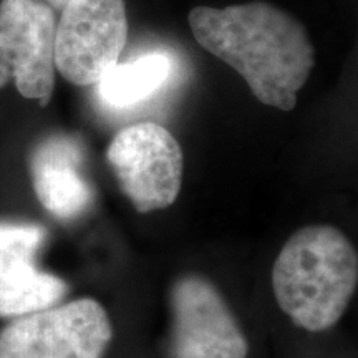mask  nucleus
Wrapping results in <instances>:
<instances>
[{"mask_svg": "<svg viewBox=\"0 0 358 358\" xmlns=\"http://www.w3.org/2000/svg\"><path fill=\"white\" fill-rule=\"evenodd\" d=\"M189 25L201 47L232 66L259 101L284 111L294 108L315 64L301 22L271 3L249 2L196 7Z\"/></svg>", "mask_w": 358, "mask_h": 358, "instance_id": "f257e3e1", "label": "nucleus"}, {"mask_svg": "<svg viewBox=\"0 0 358 358\" xmlns=\"http://www.w3.org/2000/svg\"><path fill=\"white\" fill-rule=\"evenodd\" d=\"M358 285V254L334 226L294 232L272 267L280 310L308 332H324L342 319Z\"/></svg>", "mask_w": 358, "mask_h": 358, "instance_id": "f03ea898", "label": "nucleus"}, {"mask_svg": "<svg viewBox=\"0 0 358 358\" xmlns=\"http://www.w3.org/2000/svg\"><path fill=\"white\" fill-rule=\"evenodd\" d=\"M113 327L93 299L17 317L0 330V358H103Z\"/></svg>", "mask_w": 358, "mask_h": 358, "instance_id": "7ed1b4c3", "label": "nucleus"}, {"mask_svg": "<svg viewBox=\"0 0 358 358\" xmlns=\"http://www.w3.org/2000/svg\"><path fill=\"white\" fill-rule=\"evenodd\" d=\"M106 158L138 213L166 209L176 201L185 156L176 138L164 127L143 122L123 128L111 140Z\"/></svg>", "mask_w": 358, "mask_h": 358, "instance_id": "20e7f679", "label": "nucleus"}, {"mask_svg": "<svg viewBox=\"0 0 358 358\" xmlns=\"http://www.w3.org/2000/svg\"><path fill=\"white\" fill-rule=\"evenodd\" d=\"M127 38L123 0H70L57 24V70L78 87L96 85L120 62Z\"/></svg>", "mask_w": 358, "mask_h": 358, "instance_id": "39448f33", "label": "nucleus"}, {"mask_svg": "<svg viewBox=\"0 0 358 358\" xmlns=\"http://www.w3.org/2000/svg\"><path fill=\"white\" fill-rule=\"evenodd\" d=\"M53 8L43 0L0 2V88L15 82L22 96L45 106L55 88Z\"/></svg>", "mask_w": 358, "mask_h": 358, "instance_id": "423d86ee", "label": "nucleus"}, {"mask_svg": "<svg viewBox=\"0 0 358 358\" xmlns=\"http://www.w3.org/2000/svg\"><path fill=\"white\" fill-rule=\"evenodd\" d=\"M173 358H245L248 340L219 290L201 275L174 282Z\"/></svg>", "mask_w": 358, "mask_h": 358, "instance_id": "0eeeda50", "label": "nucleus"}, {"mask_svg": "<svg viewBox=\"0 0 358 358\" xmlns=\"http://www.w3.org/2000/svg\"><path fill=\"white\" fill-rule=\"evenodd\" d=\"M30 174L40 204L57 219L82 216L92 204L93 189L83 173V148L75 138L57 134L40 143L30 156Z\"/></svg>", "mask_w": 358, "mask_h": 358, "instance_id": "6e6552de", "label": "nucleus"}, {"mask_svg": "<svg viewBox=\"0 0 358 358\" xmlns=\"http://www.w3.org/2000/svg\"><path fill=\"white\" fill-rule=\"evenodd\" d=\"M174 58L166 52H148L127 64H116L96 83V93L105 106L128 110L153 98L169 82Z\"/></svg>", "mask_w": 358, "mask_h": 358, "instance_id": "1a4fd4ad", "label": "nucleus"}, {"mask_svg": "<svg viewBox=\"0 0 358 358\" xmlns=\"http://www.w3.org/2000/svg\"><path fill=\"white\" fill-rule=\"evenodd\" d=\"M66 292V282L38 271L35 261L0 266V317H22L53 307Z\"/></svg>", "mask_w": 358, "mask_h": 358, "instance_id": "9d476101", "label": "nucleus"}, {"mask_svg": "<svg viewBox=\"0 0 358 358\" xmlns=\"http://www.w3.org/2000/svg\"><path fill=\"white\" fill-rule=\"evenodd\" d=\"M45 239L47 232L40 224L0 221V266L35 261Z\"/></svg>", "mask_w": 358, "mask_h": 358, "instance_id": "9b49d317", "label": "nucleus"}, {"mask_svg": "<svg viewBox=\"0 0 358 358\" xmlns=\"http://www.w3.org/2000/svg\"><path fill=\"white\" fill-rule=\"evenodd\" d=\"M43 2L48 3L52 8H60V10H64V7L70 2V0H43Z\"/></svg>", "mask_w": 358, "mask_h": 358, "instance_id": "f8f14e48", "label": "nucleus"}]
</instances>
